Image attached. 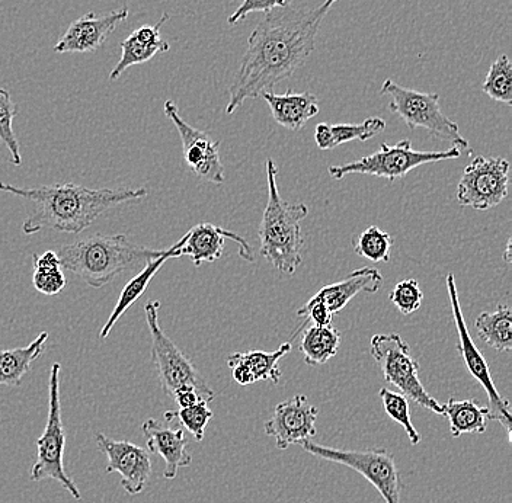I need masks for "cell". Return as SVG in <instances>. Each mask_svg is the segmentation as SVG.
Returning a JSON list of instances; mask_svg holds the SVG:
<instances>
[{"label": "cell", "instance_id": "obj_1", "mask_svg": "<svg viewBox=\"0 0 512 503\" xmlns=\"http://www.w3.org/2000/svg\"><path fill=\"white\" fill-rule=\"evenodd\" d=\"M338 0L316 8H284L265 12L248 38V48L232 85L226 114H233L248 99H256L304 66L316 48L320 25Z\"/></svg>", "mask_w": 512, "mask_h": 503}, {"label": "cell", "instance_id": "obj_2", "mask_svg": "<svg viewBox=\"0 0 512 503\" xmlns=\"http://www.w3.org/2000/svg\"><path fill=\"white\" fill-rule=\"evenodd\" d=\"M0 191L35 205L34 213L22 224V232L27 236L46 229L78 235L112 207L142 200L147 195L146 188L91 189L72 182L40 188H18L0 182Z\"/></svg>", "mask_w": 512, "mask_h": 503}, {"label": "cell", "instance_id": "obj_3", "mask_svg": "<svg viewBox=\"0 0 512 503\" xmlns=\"http://www.w3.org/2000/svg\"><path fill=\"white\" fill-rule=\"evenodd\" d=\"M165 251L134 245L124 235H95L62 246L57 255L63 269L91 287L102 288L123 272L146 265Z\"/></svg>", "mask_w": 512, "mask_h": 503}, {"label": "cell", "instance_id": "obj_4", "mask_svg": "<svg viewBox=\"0 0 512 503\" xmlns=\"http://www.w3.org/2000/svg\"><path fill=\"white\" fill-rule=\"evenodd\" d=\"M268 178V203L259 226L261 255L281 274L293 275L303 264L304 246L300 221L306 219V204H291L281 198L274 160L265 163Z\"/></svg>", "mask_w": 512, "mask_h": 503}, {"label": "cell", "instance_id": "obj_5", "mask_svg": "<svg viewBox=\"0 0 512 503\" xmlns=\"http://www.w3.org/2000/svg\"><path fill=\"white\" fill-rule=\"evenodd\" d=\"M160 301L153 300L146 303L147 328L152 336V362L158 373L160 387L168 396H174L175 392L184 387H192L200 393L204 402L210 403L216 399V393L208 386L206 378L195 367L194 362L181 351L166 336L159 325Z\"/></svg>", "mask_w": 512, "mask_h": 503}, {"label": "cell", "instance_id": "obj_6", "mask_svg": "<svg viewBox=\"0 0 512 503\" xmlns=\"http://www.w3.org/2000/svg\"><path fill=\"white\" fill-rule=\"evenodd\" d=\"M370 352L379 364L384 380L416 405L443 416V403L435 400L419 380V364L412 357L411 346L399 333H379L370 342Z\"/></svg>", "mask_w": 512, "mask_h": 503}, {"label": "cell", "instance_id": "obj_7", "mask_svg": "<svg viewBox=\"0 0 512 503\" xmlns=\"http://www.w3.org/2000/svg\"><path fill=\"white\" fill-rule=\"evenodd\" d=\"M380 95L392 98L389 105L390 111L399 115L411 130L425 128L432 136L446 140L460 152L467 150L470 153L469 142L460 134L456 121L450 120L441 111L440 95L425 94V92L405 88L390 79L384 80Z\"/></svg>", "mask_w": 512, "mask_h": 503}, {"label": "cell", "instance_id": "obj_8", "mask_svg": "<svg viewBox=\"0 0 512 503\" xmlns=\"http://www.w3.org/2000/svg\"><path fill=\"white\" fill-rule=\"evenodd\" d=\"M64 445L66 434L60 405V364L54 362L48 378V415L46 428L37 441V461L31 469L32 482L53 479L59 482L76 501L82 499L78 485L64 467Z\"/></svg>", "mask_w": 512, "mask_h": 503}, {"label": "cell", "instance_id": "obj_9", "mask_svg": "<svg viewBox=\"0 0 512 503\" xmlns=\"http://www.w3.org/2000/svg\"><path fill=\"white\" fill-rule=\"evenodd\" d=\"M460 156L462 152L456 147H451L444 152H418L412 149L409 140H402L393 146L382 143L379 152L345 165L331 166L328 171L329 176L335 181H341L351 173H360V175L379 176L389 182H395L405 178L419 166L441 162V160L457 159Z\"/></svg>", "mask_w": 512, "mask_h": 503}, {"label": "cell", "instance_id": "obj_10", "mask_svg": "<svg viewBox=\"0 0 512 503\" xmlns=\"http://www.w3.org/2000/svg\"><path fill=\"white\" fill-rule=\"evenodd\" d=\"M300 447L312 456L342 464L360 473L382 495L384 502L400 503L402 480H400L398 464L395 456L386 448H371L366 451L338 450V448L316 444L312 440L302 442Z\"/></svg>", "mask_w": 512, "mask_h": 503}, {"label": "cell", "instance_id": "obj_11", "mask_svg": "<svg viewBox=\"0 0 512 503\" xmlns=\"http://www.w3.org/2000/svg\"><path fill=\"white\" fill-rule=\"evenodd\" d=\"M447 290L450 297L451 312H453L454 325H456L457 335H459V351L462 352L464 364L467 370L472 374L473 378L485 389L489 399V416L491 421L501 422V425L507 429L508 437H512V415L511 405L507 399L499 394L496 390L494 380H492L491 370H489L488 362L483 358L482 352L473 342L467 329L466 322L460 306L459 293H457L456 278L453 274L447 275Z\"/></svg>", "mask_w": 512, "mask_h": 503}, {"label": "cell", "instance_id": "obj_12", "mask_svg": "<svg viewBox=\"0 0 512 503\" xmlns=\"http://www.w3.org/2000/svg\"><path fill=\"white\" fill-rule=\"evenodd\" d=\"M510 162L504 158L478 156L464 168L457 201L463 207L485 211L494 208L508 197Z\"/></svg>", "mask_w": 512, "mask_h": 503}, {"label": "cell", "instance_id": "obj_13", "mask_svg": "<svg viewBox=\"0 0 512 503\" xmlns=\"http://www.w3.org/2000/svg\"><path fill=\"white\" fill-rule=\"evenodd\" d=\"M163 111L178 130L185 163L192 173L211 184H223L224 168L220 158L219 142H214L210 134L197 130L182 120L178 107L171 99L165 102Z\"/></svg>", "mask_w": 512, "mask_h": 503}, {"label": "cell", "instance_id": "obj_14", "mask_svg": "<svg viewBox=\"0 0 512 503\" xmlns=\"http://www.w3.org/2000/svg\"><path fill=\"white\" fill-rule=\"evenodd\" d=\"M319 409L313 406L303 394H296L275 406L274 413L265 422V434L274 438L280 450L290 445H300L316 437V419Z\"/></svg>", "mask_w": 512, "mask_h": 503}, {"label": "cell", "instance_id": "obj_15", "mask_svg": "<svg viewBox=\"0 0 512 503\" xmlns=\"http://www.w3.org/2000/svg\"><path fill=\"white\" fill-rule=\"evenodd\" d=\"M98 450L108 458V474L118 473L121 485L131 496L140 495L152 476L150 451L130 441H115L104 434H96Z\"/></svg>", "mask_w": 512, "mask_h": 503}, {"label": "cell", "instance_id": "obj_16", "mask_svg": "<svg viewBox=\"0 0 512 503\" xmlns=\"http://www.w3.org/2000/svg\"><path fill=\"white\" fill-rule=\"evenodd\" d=\"M128 15L130 11L124 6L104 16H95L94 12L80 16L57 41L54 51L57 54L94 53L117 30L118 25L126 21Z\"/></svg>", "mask_w": 512, "mask_h": 503}, {"label": "cell", "instance_id": "obj_17", "mask_svg": "<svg viewBox=\"0 0 512 503\" xmlns=\"http://www.w3.org/2000/svg\"><path fill=\"white\" fill-rule=\"evenodd\" d=\"M226 239L235 240L239 245V255L246 261H254V252L251 245L236 233L224 230L222 227L210 223H200L192 227L185 235V242L181 248V256L191 258L195 267L216 262L223 255Z\"/></svg>", "mask_w": 512, "mask_h": 503}, {"label": "cell", "instance_id": "obj_18", "mask_svg": "<svg viewBox=\"0 0 512 503\" xmlns=\"http://www.w3.org/2000/svg\"><path fill=\"white\" fill-rule=\"evenodd\" d=\"M142 431L146 438L147 450L158 454L165 461V479H175L179 469L190 466L192 456L188 451L184 429H171L156 419H147L142 425Z\"/></svg>", "mask_w": 512, "mask_h": 503}, {"label": "cell", "instance_id": "obj_19", "mask_svg": "<svg viewBox=\"0 0 512 503\" xmlns=\"http://www.w3.org/2000/svg\"><path fill=\"white\" fill-rule=\"evenodd\" d=\"M291 346L293 345L290 342H286L274 352H235L227 360L233 380L240 386H249L258 381H271L277 384L281 378L278 362L291 351Z\"/></svg>", "mask_w": 512, "mask_h": 503}, {"label": "cell", "instance_id": "obj_20", "mask_svg": "<svg viewBox=\"0 0 512 503\" xmlns=\"http://www.w3.org/2000/svg\"><path fill=\"white\" fill-rule=\"evenodd\" d=\"M169 15L163 14L156 25H143L131 32L121 43V57L110 73V80H117L131 66L152 60L156 54L169 51L168 41L163 40L160 28L168 21Z\"/></svg>", "mask_w": 512, "mask_h": 503}, {"label": "cell", "instance_id": "obj_21", "mask_svg": "<svg viewBox=\"0 0 512 503\" xmlns=\"http://www.w3.org/2000/svg\"><path fill=\"white\" fill-rule=\"evenodd\" d=\"M383 275L379 269L364 267L355 269L345 280L335 284L325 285L312 297L313 300L322 301L332 315L344 310V307L355 296L361 293H377L382 287Z\"/></svg>", "mask_w": 512, "mask_h": 503}, {"label": "cell", "instance_id": "obj_22", "mask_svg": "<svg viewBox=\"0 0 512 503\" xmlns=\"http://www.w3.org/2000/svg\"><path fill=\"white\" fill-rule=\"evenodd\" d=\"M184 242L185 236L182 237L181 240H178L174 246L166 249L162 256L147 262L142 271H140L136 277L131 278V280L128 281L126 287L121 291L120 297H118L117 304H115L111 316L108 317L107 323H105L104 328L101 329L99 338H108V335H110L115 323H117L118 320H120V317L124 316V313H126L127 310L143 296L144 291L149 287L150 281L153 280L156 272L165 265L166 261H169V259L181 258V248L182 245H184Z\"/></svg>", "mask_w": 512, "mask_h": 503}, {"label": "cell", "instance_id": "obj_23", "mask_svg": "<svg viewBox=\"0 0 512 503\" xmlns=\"http://www.w3.org/2000/svg\"><path fill=\"white\" fill-rule=\"evenodd\" d=\"M270 107L275 123L291 131H299L307 121L319 114L318 96L310 92L293 94L288 91L284 95L265 92L261 95Z\"/></svg>", "mask_w": 512, "mask_h": 503}, {"label": "cell", "instance_id": "obj_24", "mask_svg": "<svg viewBox=\"0 0 512 503\" xmlns=\"http://www.w3.org/2000/svg\"><path fill=\"white\" fill-rule=\"evenodd\" d=\"M48 332H41L24 348L0 349V386L19 387L31 371L32 362L46 352Z\"/></svg>", "mask_w": 512, "mask_h": 503}, {"label": "cell", "instance_id": "obj_25", "mask_svg": "<svg viewBox=\"0 0 512 503\" xmlns=\"http://www.w3.org/2000/svg\"><path fill=\"white\" fill-rule=\"evenodd\" d=\"M386 128V121L380 117L367 118L361 124L320 123L315 130V142L320 150H332L354 140L373 139Z\"/></svg>", "mask_w": 512, "mask_h": 503}, {"label": "cell", "instance_id": "obj_26", "mask_svg": "<svg viewBox=\"0 0 512 503\" xmlns=\"http://www.w3.org/2000/svg\"><path fill=\"white\" fill-rule=\"evenodd\" d=\"M341 346V333L334 326H313L304 329L299 351L307 365L326 364Z\"/></svg>", "mask_w": 512, "mask_h": 503}, {"label": "cell", "instance_id": "obj_27", "mask_svg": "<svg viewBox=\"0 0 512 503\" xmlns=\"http://www.w3.org/2000/svg\"><path fill=\"white\" fill-rule=\"evenodd\" d=\"M443 416L450 422L451 435L459 438L464 434H485L489 409L476 400L450 399L444 405Z\"/></svg>", "mask_w": 512, "mask_h": 503}, {"label": "cell", "instance_id": "obj_28", "mask_svg": "<svg viewBox=\"0 0 512 503\" xmlns=\"http://www.w3.org/2000/svg\"><path fill=\"white\" fill-rule=\"evenodd\" d=\"M479 338L499 352L512 349V313L507 304L496 307L494 312L480 313L475 322Z\"/></svg>", "mask_w": 512, "mask_h": 503}, {"label": "cell", "instance_id": "obj_29", "mask_svg": "<svg viewBox=\"0 0 512 503\" xmlns=\"http://www.w3.org/2000/svg\"><path fill=\"white\" fill-rule=\"evenodd\" d=\"M483 94L501 104L512 102V63L507 54H501L489 67L482 85Z\"/></svg>", "mask_w": 512, "mask_h": 503}, {"label": "cell", "instance_id": "obj_30", "mask_svg": "<svg viewBox=\"0 0 512 503\" xmlns=\"http://www.w3.org/2000/svg\"><path fill=\"white\" fill-rule=\"evenodd\" d=\"M392 236L380 227L371 226L354 239V251L371 262H389Z\"/></svg>", "mask_w": 512, "mask_h": 503}, {"label": "cell", "instance_id": "obj_31", "mask_svg": "<svg viewBox=\"0 0 512 503\" xmlns=\"http://www.w3.org/2000/svg\"><path fill=\"white\" fill-rule=\"evenodd\" d=\"M379 396L382 399L383 409L387 416L405 429L408 440L412 445H418L422 441V437L412 424L409 400L403 394L392 392V390L384 389V387L380 389Z\"/></svg>", "mask_w": 512, "mask_h": 503}, {"label": "cell", "instance_id": "obj_32", "mask_svg": "<svg viewBox=\"0 0 512 503\" xmlns=\"http://www.w3.org/2000/svg\"><path fill=\"white\" fill-rule=\"evenodd\" d=\"M18 112V105L12 99L11 92L0 88V142L11 153V163L14 166L22 165L21 149L14 131V120Z\"/></svg>", "mask_w": 512, "mask_h": 503}, {"label": "cell", "instance_id": "obj_33", "mask_svg": "<svg viewBox=\"0 0 512 503\" xmlns=\"http://www.w3.org/2000/svg\"><path fill=\"white\" fill-rule=\"evenodd\" d=\"M165 419L168 422L178 419L181 425L195 438V441L200 442L204 440L208 422L213 419V412L208 408V403L201 400L190 408L168 410L165 412Z\"/></svg>", "mask_w": 512, "mask_h": 503}, {"label": "cell", "instance_id": "obj_34", "mask_svg": "<svg viewBox=\"0 0 512 503\" xmlns=\"http://www.w3.org/2000/svg\"><path fill=\"white\" fill-rule=\"evenodd\" d=\"M389 299L402 315L408 316L421 309L424 293H422L418 281L405 280L396 284V287L390 293Z\"/></svg>", "mask_w": 512, "mask_h": 503}, {"label": "cell", "instance_id": "obj_35", "mask_svg": "<svg viewBox=\"0 0 512 503\" xmlns=\"http://www.w3.org/2000/svg\"><path fill=\"white\" fill-rule=\"evenodd\" d=\"M32 284L44 296H57L66 288L67 280L63 269H34Z\"/></svg>", "mask_w": 512, "mask_h": 503}, {"label": "cell", "instance_id": "obj_36", "mask_svg": "<svg viewBox=\"0 0 512 503\" xmlns=\"http://www.w3.org/2000/svg\"><path fill=\"white\" fill-rule=\"evenodd\" d=\"M291 0H243L239 8L227 18V24L235 25L254 12H270L272 9L284 8Z\"/></svg>", "mask_w": 512, "mask_h": 503}, {"label": "cell", "instance_id": "obj_37", "mask_svg": "<svg viewBox=\"0 0 512 503\" xmlns=\"http://www.w3.org/2000/svg\"><path fill=\"white\" fill-rule=\"evenodd\" d=\"M297 316L303 317L306 322L313 326H329L332 325V319L334 315L329 312L328 307L322 303V301L310 299L297 312Z\"/></svg>", "mask_w": 512, "mask_h": 503}, {"label": "cell", "instance_id": "obj_38", "mask_svg": "<svg viewBox=\"0 0 512 503\" xmlns=\"http://www.w3.org/2000/svg\"><path fill=\"white\" fill-rule=\"evenodd\" d=\"M32 262H34V269H63L59 255L54 251L32 255Z\"/></svg>", "mask_w": 512, "mask_h": 503}, {"label": "cell", "instance_id": "obj_39", "mask_svg": "<svg viewBox=\"0 0 512 503\" xmlns=\"http://www.w3.org/2000/svg\"><path fill=\"white\" fill-rule=\"evenodd\" d=\"M174 400L179 405V409L182 408H190V406H194L195 403L201 402L200 393L197 390L192 389V387H184V389H179L178 392H175Z\"/></svg>", "mask_w": 512, "mask_h": 503}, {"label": "cell", "instance_id": "obj_40", "mask_svg": "<svg viewBox=\"0 0 512 503\" xmlns=\"http://www.w3.org/2000/svg\"><path fill=\"white\" fill-rule=\"evenodd\" d=\"M510 255H511V239L508 240L507 249H505V255H504V259H505V261H507V264H511Z\"/></svg>", "mask_w": 512, "mask_h": 503}]
</instances>
